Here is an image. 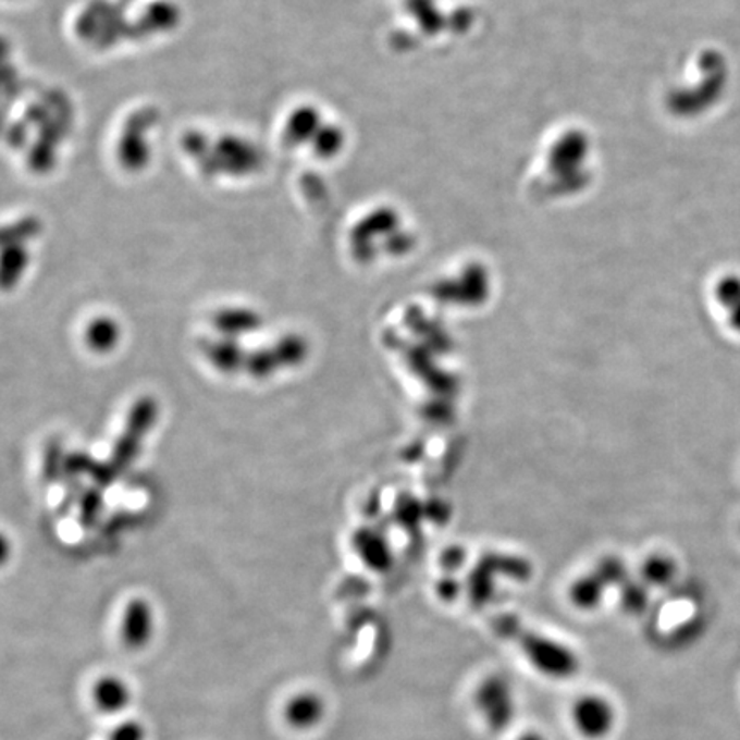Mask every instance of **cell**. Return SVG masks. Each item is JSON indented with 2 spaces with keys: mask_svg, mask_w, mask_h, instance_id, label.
<instances>
[{
  "mask_svg": "<svg viewBox=\"0 0 740 740\" xmlns=\"http://www.w3.org/2000/svg\"><path fill=\"white\" fill-rule=\"evenodd\" d=\"M158 407L155 399L143 398L134 405L133 411L130 415V422L125 434L119 441L118 447L113 451L112 459L107 465L92 468L98 483L103 488L112 483L115 477L125 468L130 467L131 461L136 458L137 451L141 447L143 439L151 431V427L157 422Z\"/></svg>",
  "mask_w": 740,
  "mask_h": 740,
  "instance_id": "cell-1",
  "label": "cell"
},
{
  "mask_svg": "<svg viewBox=\"0 0 740 740\" xmlns=\"http://www.w3.org/2000/svg\"><path fill=\"white\" fill-rule=\"evenodd\" d=\"M701 69H703V85L696 89H677L673 92L670 109L679 113L682 118H692L698 113L704 112L710 107L715 106L724 95L727 86V67H725L724 57L720 53L710 52L701 57Z\"/></svg>",
  "mask_w": 740,
  "mask_h": 740,
  "instance_id": "cell-2",
  "label": "cell"
},
{
  "mask_svg": "<svg viewBox=\"0 0 740 740\" xmlns=\"http://www.w3.org/2000/svg\"><path fill=\"white\" fill-rule=\"evenodd\" d=\"M476 704L494 732L509 727L515 718L511 686L504 677L492 676L483 680L476 692Z\"/></svg>",
  "mask_w": 740,
  "mask_h": 740,
  "instance_id": "cell-3",
  "label": "cell"
},
{
  "mask_svg": "<svg viewBox=\"0 0 740 740\" xmlns=\"http://www.w3.org/2000/svg\"><path fill=\"white\" fill-rule=\"evenodd\" d=\"M616 710L607 698L587 694L572 706V721L587 739H605L616 727Z\"/></svg>",
  "mask_w": 740,
  "mask_h": 740,
  "instance_id": "cell-4",
  "label": "cell"
},
{
  "mask_svg": "<svg viewBox=\"0 0 740 740\" xmlns=\"http://www.w3.org/2000/svg\"><path fill=\"white\" fill-rule=\"evenodd\" d=\"M525 652L531 664L539 668L540 673L554 679H568L578 670V661L569 650L552 641L527 638L523 641Z\"/></svg>",
  "mask_w": 740,
  "mask_h": 740,
  "instance_id": "cell-5",
  "label": "cell"
},
{
  "mask_svg": "<svg viewBox=\"0 0 740 740\" xmlns=\"http://www.w3.org/2000/svg\"><path fill=\"white\" fill-rule=\"evenodd\" d=\"M133 688L124 677L107 674L98 677L89 689V700L101 715H121L133 704Z\"/></svg>",
  "mask_w": 740,
  "mask_h": 740,
  "instance_id": "cell-6",
  "label": "cell"
},
{
  "mask_svg": "<svg viewBox=\"0 0 740 740\" xmlns=\"http://www.w3.org/2000/svg\"><path fill=\"white\" fill-rule=\"evenodd\" d=\"M153 608L145 600H133L122 616V643L131 650H143L153 638Z\"/></svg>",
  "mask_w": 740,
  "mask_h": 740,
  "instance_id": "cell-7",
  "label": "cell"
},
{
  "mask_svg": "<svg viewBox=\"0 0 740 740\" xmlns=\"http://www.w3.org/2000/svg\"><path fill=\"white\" fill-rule=\"evenodd\" d=\"M324 716V701L314 692H298L283 706V718L295 730L314 728Z\"/></svg>",
  "mask_w": 740,
  "mask_h": 740,
  "instance_id": "cell-8",
  "label": "cell"
},
{
  "mask_svg": "<svg viewBox=\"0 0 740 740\" xmlns=\"http://www.w3.org/2000/svg\"><path fill=\"white\" fill-rule=\"evenodd\" d=\"M205 355L220 372L232 374L244 362L240 348L234 342H208Z\"/></svg>",
  "mask_w": 740,
  "mask_h": 740,
  "instance_id": "cell-9",
  "label": "cell"
},
{
  "mask_svg": "<svg viewBox=\"0 0 740 740\" xmlns=\"http://www.w3.org/2000/svg\"><path fill=\"white\" fill-rule=\"evenodd\" d=\"M119 328L112 321L101 319L92 322L88 330V345L92 350L109 351L118 345Z\"/></svg>",
  "mask_w": 740,
  "mask_h": 740,
  "instance_id": "cell-10",
  "label": "cell"
},
{
  "mask_svg": "<svg viewBox=\"0 0 740 740\" xmlns=\"http://www.w3.org/2000/svg\"><path fill=\"white\" fill-rule=\"evenodd\" d=\"M218 330L223 331L226 334H240L250 331L254 328V318L249 314H244V312H223V314L218 316L217 321Z\"/></svg>",
  "mask_w": 740,
  "mask_h": 740,
  "instance_id": "cell-11",
  "label": "cell"
},
{
  "mask_svg": "<svg viewBox=\"0 0 740 740\" xmlns=\"http://www.w3.org/2000/svg\"><path fill=\"white\" fill-rule=\"evenodd\" d=\"M716 298L725 309L730 310L736 307L740 303V276L730 274V276L721 278L716 285Z\"/></svg>",
  "mask_w": 740,
  "mask_h": 740,
  "instance_id": "cell-12",
  "label": "cell"
},
{
  "mask_svg": "<svg viewBox=\"0 0 740 740\" xmlns=\"http://www.w3.org/2000/svg\"><path fill=\"white\" fill-rule=\"evenodd\" d=\"M109 740H146V730L137 721H124L118 728H113Z\"/></svg>",
  "mask_w": 740,
  "mask_h": 740,
  "instance_id": "cell-13",
  "label": "cell"
},
{
  "mask_svg": "<svg viewBox=\"0 0 740 740\" xmlns=\"http://www.w3.org/2000/svg\"><path fill=\"white\" fill-rule=\"evenodd\" d=\"M650 576H653V580L658 584L667 583V581L674 578V564L668 563V560L658 559L650 566Z\"/></svg>",
  "mask_w": 740,
  "mask_h": 740,
  "instance_id": "cell-14",
  "label": "cell"
},
{
  "mask_svg": "<svg viewBox=\"0 0 740 740\" xmlns=\"http://www.w3.org/2000/svg\"><path fill=\"white\" fill-rule=\"evenodd\" d=\"M9 555H11V545H9V540L0 533V566L9 559Z\"/></svg>",
  "mask_w": 740,
  "mask_h": 740,
  "instance_id": "cell-15",
  "label": "cell"
},
{
  "mask_svg": "<svg viewBox=\"0 0 740 740\" xmlns=\"http://www.w3.org/2000/svg\"><path fill=\"white\" fill-rule=\"evenodd\" d=\"M728 319H730V324H732L733 330L739 331L740 333V303L728 310Z\"/></svg>",
  "mask_w": 740,
  "mask_h": 740,
  "instance_id": "cell-16",
  "label": "cell"
},
{
  "mask_svg": "<svg viewBox=\"0 0 740 740\" xmlns=\"http://www.w3.org/2000/svg\"><path fill=\"white\" fill-rule=\"evenodd\" d=\"M518 740H545V739H543V737L540 736V733L528 732V733H525V736L519 737Z\"/></svg>",
  "mask_w": 740,
  "mask_h": 740,
  "instance_id": "cell-17",
  "label": "cell"
}]
</instances>
